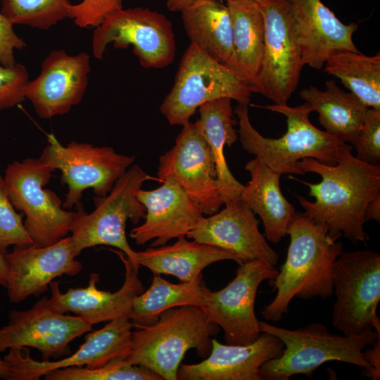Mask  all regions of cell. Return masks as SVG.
Masks as SVG:
<instances>
[{"mask_svg": "<svg viewBox=\"0 0 380 380\" xmlns=\"http://www.w3.org/2000/svg\"><path fill=\"white\" fill-rule=\"evenodd\" d=\"M13 24L0 10V65L11 67L16 62L15 50H22L27 46L26 42L15 32Z\"/></svg>", "mask_w": 380, "mask_h": 380, "instance_id": "obj_38", "label": "cell"}, {"mask_svg": "<svg viewBox=\"0 0 380 380\" xmlns=\"http://www.w3.org/2000/svg\"><path fill=\"white\" fill-rule=\"evenodd\" d=\"M289 2L303 65L319 70L334 54L359 51L353 40L357 23H343L321 0Z\"/></svg>", "mask_w": 380, "mask_h": 380, "instance_id": "obj_22", "label": "cell"}, {"mask_svg": "<svg viewBox=\"0 0 380 380\" xmlns=\"http://www.w3.org/2000/svg\"><path fill=\"white\" fill-rule=\"evenodd\" d=\"M53 171L33 158L13 160L5 170L8 196L15 208L25 215L24 226L36 246H49L67 236L84 211L82 207L68 210L55 192L44 188Z\"/></svg>", "mask_w": 380, "mask_h": 380, "instance_id": "obj_6", "label": "cell"}, {"mask_svg": "<svg viewBox=\"0 0 380 380\" xmlns=\"http://www.w3.org/2000/svg\"><path fill=\"white\" fill-rule=\"evenodd\" d=\"M150 179H155L138 165H131L106 196L94 198L95 209L90 213L84 210L71 228L70 236L77 256L86 248L106 245L118 248L137 265V252L127 241L125 227L128 220L137 224L144 218L146 208L137 193Z\"/></svg>", "mask_w": 380, "mask_h": 380, "instance_id": "obj_7", "label": "cell"}, {"mask_svg": "<svg viewBox=\"0 0 380 380\" xmlns=\"http://www.w3.org/2000/svg\"><path fill=\"white\" fill-rule=\"evenodd\" d=\"M325 87L322 91L309 86L300 91V96L319 114L326 132L353 146L369 108L350 91L339 88L334 80L326 81Z\"/></svg>", "mask_w": 380, "mask_h": 380, "instance_id": "obj_28", "label": "cell"}, {"mask_svg": "<svg viewBox=\"0 0 380 380\" xmlns=\"http://www.w3.org/2000/svg\"><path fill=\"white\" fill-rule=\"evenodd\" d=\"M273 265L260 260L239 264L235 277L223 289L207 292L201 308L209 321L224 331L228 344L247 345L260 336L255 300L260 284L276 278Z\"/></svg>", "mask_w": 380, "mask_h": 380, "instance_id": "obj_13", "label": "cell"}, {"mask_svg": "<svg viewBox=\"0 0 380 380\" xmlns=\"http://www.w3.org/2000/svg\"><path fill=\"white\" fill-rule=\"evenodd\" d=\"M224 205L220 212L203 217L186 237L226 250L243 261L257 260L274 266L278 255L260 232L255 214L240 199Z\"/></svg>", "mask_w": 380, "mask_h": 380, "instance_id": "obj_19", "label": "cell"}, {"mask_svg": "<svg viewBox=\"0 0 380 380\" xmlns=\"http://www.w3.org/2000/svg\"><path fill=\"white\" fill-rule=\"evenodd\" d=\"M10 302L19 303L47 291L49 284L63 275L75 276L82 270L70 236L46 246H14L4 255Z\"/></svg>", "mask_w": 380, "mask_h": 380, "instance_id": "obj_17", "label": "cell"}, {"mask_svg": "<svg viewBox=\"0 0 380 380\" xmlns=\"http://www.w3.org/2000/svg\"><path fill=\"white\" fill-rule=\"evenodd\" d=\"M356 158L377 165L380 160V110L369 108L355 144Z\"/></svg>", "mask_w": 380, "mask_h": 380, "instance_id": "obj_35", "label": "cell"}, {"mask_svg": "<svg viewBox=\"0 0 380 380\" xmlns=\"http://www.w3.org/2000/svg\"><path fill=\"white\" fill-rule=\"evenodd\" d=\"M110 44L115 49L132 45L140 65L145 68L167 67L176 55L172 22L148 8H122L108 15L93 32V56L101 60Z\"/></svg>", "mask_w": 380, "mask_h": 380, "instance_id": "obj_10", "label": "cell"}, {"mask_svg": "<svg viewBox=\"0 0 380 380\" xmlns=\"http://www.w3.org/2000/svg\"><path fill=\"white\" fill-rule=\"evenodd\" d=\"M219 327L209 321L200 306L169 308L152 325L132 331V350L127 360L146 367L162 379L177 380V374L186 351L196 350L205 358L210 353L211 336Z\"/></svg>", "mask_w": 380, "mask_h": 380, "instance_id": "obj_5", "label": "cell"}, {"mask_svg": "<svg viewBox=\"0 0 380 380\" xmlns=\"http://www.w3.org/2000/svg\"><path fill=\"white\" fill-rule=\"evenodd\" d=\"M122 8V0H82L68 5V18L80 28L96 27L108 15Z\"/></svg>", "mask_w": 380, "mask_h": 380, "instance_id": "obj_36", "label": "cell"}, {"mask_svg": "<svg viewBox=\"0 0 380 380\" xmlns=\"http://www.w3.org/2000/svg\"><path fill=\"white\" fill-rule=\"evenodd\" d=\"M365 222L371 220L380 222V195L367 205L365 212Z\"/></svg>", "mask_w": 380, "mask_h": 380, "instance_id": "obj_40", "label": "cell"}, {"mask_svg": "<svg viewBox=\"0 0 380 380\" xmlns=\"http://www.w3.org/2000/svg\"><path fill=\"white\" fill-rule=\"evenodd\" d=\"M115 252L125 269L124 283L118 291L99 289L96 283L100 276L94 272L90 274L87 286L71 288L65 293L61 291L60 281H52L49 284L51 293L49 301L52 306L60 312H71L92 326L120 317H129L134 299L145 289L139 278V265L125 258L121 251Z\"/></svg>", "mask_w": 380, "mask_h": 380, "instance_id": "obj_21", "label": "cell"}, {"mask_svg": "<svg viewBox=\"0 0 380 380\" xmlns=\"http://www.w3.org/2000/svg\"><path fill=\"white\" fill-rule=\"evenodd\" d=\"M231 101L229 98H220L204 103L198 108L199 118L194 123L213 153L219 189L224 203L239 200L243 187L229 170L224 152L225 146L231 147L239 139Z\"/></svg>", "mask_w": 380, "mask_h": 380, "instance_id": "obj_27", "label": "cell"}, {"mask_svg": "<svg viewBox=\"0 0 380 380\" xmlns=\"http://www.w3.org/2000/svg\"><path fill=\"white\" fill-rule=\"evenodd\" d=\"M7 267L4 255L0 253V286H6Z\"/></svg>", "mask_w": 380, "mask_h": 380, "instance_id": "obj_42", "label": "cell"}, {"mask_svg": "<svg viewBox=\"0 0 380 380\" xmlns=\"http://www.w3.org/2000/svg\"><path fill=\"white\" fill-rule=\"evenodd\" d=\"M245 168L249 172L251 179L243 185L240 200L260 216L266 239L277 243L287 234V229L296 213L293 205L281 192V175L256 157L249 160Z\"/></svg>", "mask_w": 380, "mask_h": 380, "instance_id": "obj_24", "label": "cell"}, {"mask_svg": "<svg viewBox=\"0 0 380 380\" xmlns=\"http://www.w3.org/2000/svg\"><path fill=\"white\" fill-rule=\"evenodd\" d=\"M286 234L290 244L284 263L275 279L269 280L274 298L262 310L267 321L279 322L289 311L294 297L327 298L334 293L333 270L343 245L332 239L327 227L304 213L296 212Z\"/></svg>", "mask_w": 380, "mask_h": 380, "instance_id": "obj_2", "label": "cell"}, {"mask_svg": "<svg viewBox=\"0 0 380 380\" xmlns=\"http://www.w3.org/2000/svg\"><path fill=\"white\" fill-rule=\"evenodd\" d=\"M259 329L260 332L277 336L284 346L279 357L260 367L259 374L262 380H287L296 374L311 378L315 370L329 361L361 367L367 376L371 367L363 350L380 336L374 329L356 336L333 334L321 323L291 330L259 321Z\"/></svg>", "mask_w": 380, "mask_h": 380, "instance_id": "obj_4", "label": "cell"}, {"mask_svg": "<svg viewBox=\"0 0 380 380\" xmlns=\"http://www.w3.org/2000/svg\"><path fill=\"white\" fill-rule=\"evenodd\" d=\"M11 372V368L4 359L0 358V378L8 379Z\"/></svg>", "mask_w": 380, "mask_h": 380, "instance_id": "obj_43", "label": "cell"}, {"mask_svg": "<svg viewBox=\"0 0 380 380\" xmlns=\"http://www.w3.org/2000/svg\"><path fill=\"white\" fill-rule=\"evenodd\" d=\"M91 72L90 56L51 51L43 60L39 75L27 82L24 94L39 117L49 119L68 113L85 94Z\"/></svg>", "mask_w": 380, "mask_h": 380, "instance_id": "obj_18", "label": "cell"}, {"mask_svg": "<svg viewBox=\"0 0 380 380\" xmlns=\"http://www.w3.org/2000/svg\"><path fill=\"white\" fill-rule=\"evenodd\" d=\"M46 380H162L151 369L127 362L114 360L103 366L68 367L49 371L44 375Z\"/></svg>", "mask_w": 380, "mask_h": 380, "instance_id": "obj_33", "label": "cell"}, {"mask_svg": "<svg viewBox=\"0 0 380 380\" xmlns=\"http://www.w3.org/2000/svg\"><path fill=\"white\" fill-rule=\"evenodd\" d=\"M324 71L341 83L368 108L380 110V54L369 56L343 51L330 56Z\"/></svg>", "mask_w": 380, "mask_h": 380, "instance_id": "obj_31", "label": "cell"}, {"mask_svg": "<svg viewBox=\"0 0 380 380\" xmlns=\"http://www.w3.org/2000/svg\"><path fill=\"white\" fill-rule=\"evenodd\" d=\"M248 106L237 105L234 109L239 118L238 134L241 146L281 175H305L298 165L305 158L336 165L345 151L353 149L352 145L315 127L310 120L312 109L305 102L296 107L274 103L260 106L286 117V132L277 139L265 137L253 127Z\"/></svg>", "mask_w": 380, "mask_h": 380, "instance_id": "obj_3", "label": "cell"}, {"mask_svg": "<svg viewBox=\"0 0 380 380\" xmlns=\"http://www.w3.org/2000/svg\"><path fill=\"white\" fill-rule=\"evenodd\" d=\"M160 182L170 181L196 202L203 214L213 215L224 204L213 153L194 123L182 125L175 145L159 158Z\"/></svg>", "mask_w": 380, "mask_h": 380, "instance_id": "obj_15", "label": "cell"}, {"mask_svg": "<svg viewBox=\"0 0 380 380\" xmlns=\"http://www.w3.org/2000/svg\"><path fill=\"white\" fill-rule=\"evenodd\" d=\"M137 197L146 208L144 222L129 234L137 245L153 240L150 247H158L185 237L204 217L199 205L170 181L153 190L141 189Z\"/></svg>", "mask_w": 380, "mask_h": 380, "instance_id": "obj_20", "label": "cell"}, {"mask_svg": "<svg viewBox=\"0 0 380 380\" xmlns=\"http://www.w3.org/2000/svg\"><path fill=\"white\" fill-rule=\"evenodd\" d=\"M196 0H165L167 8L172 12H181L185 7ZM229 1V0H217Z\"/></svg>", "mask_w": 380, "mask_h": 380, "instance_id": "obj_41", "label": "cell"}, {"mask_svg": "<svg viewBox=\"0 0 380 380\" xmlns=\"http://www.w3.org/2000/svg\"><path fill=\"white\" fill-rule=\"evenodd\" d=\"M336 300L332 324L346 336L374 329L380 333V255L371 250L342 252L334 263Z\"/></svg>", "mask_w": 380, "mask_h": 380, "instance_id": "obj_9", "label": "cell"}, {"mask_svg": "<svg viewBox=\"0 0 380 380\" xmlns=\"http://www.w3.org/2000/svg\"><path fill=\"white\" fill-rule=\"evenodd\" d=\"M208 290L202 274L193 281L172 284L160 274H153L150 287L134 299L129 318L135 329L152 325L158 321L159 315L169 308L201 307Z\"/></svg>", "mask_w": 380, "mask_h": 380, "instance_id": "obj_30", "label": "cell"}, {"mask_svg": "<svg viewBox=\"0 0 380 380\" xmlns=\"http://www.w3.org/2000/svg\"><path fill=\"white\" fill-rule=\"evenodd\" d=\"M46 137L48 144L39 159L53 170L61 172V182L68 186L63 202L65 209L80 204L87 189H92L96 196H106L135 160L134 156L118 153L112 147L75 141L63 146L53 133Z\"/></svg>", "mask_w": 380, "mask_h": 380, "instance_id": "obj_11", "label": "cell"}, {"mask_svg": "<svg viewBox=\"0 0 380 380\" xmlns=\"http://www.w3.org/2000/svg\"><path fill=\"white\" fill-rule=\"evenodd\" d=\"M230 260L239 265L243 259L226 250L201 243L185 237L177 239L172 245L149 247L137 252V263L153 274H169L182 282L196 280L208 265L217 261Z\"/></svg>", "mask_w": 380, "mask_h": 380, "instance_id": "obj_26", "label": "cell"}, {"mask_svg": "<svg viewBox=\"0 0 380 380\" xmlns=\"http://www.w3.org/2000/svg\"><path fill=\"white\" fill-rule=\"evenodd\" d=\"M252 93L246 82L190 43L160 111L169 124L182 126L207 101L229 98L238 105L248 106Z\"/></svg>", "mask_w": 380, "mask_h": 380, "instance_id": "obj_8", "label": "cell"}, {"mask_svg": "<svg viewBox=\"0 0 380 380\" xmlns=\"http://www.w3.org/2000/svg\"><path fill=\"white\" fill-rule=\"evenodd\" d=\"M210 354L203 361L180 365L177 378L179 380H262L259 374L266 362L279 357L284 343L277 336L261 332L247 345L222 344L211 340Z\"/></svg>", "mask_w": 380, "mask_h": 380, "instance_id": "obj_23", "label": "cell"}, {"mask_svg": "<svg viewBox=\"0 0 380 380\" xmlns=\"http://www.w3.org/2000/svg\"><path fill=\"white\" fill-rule=\"evenodd\" d=\"M69 0H3L1 13L13 24L49 30L68 18Z\"/></svg>", "mask_w": 380, "mask_h": 380, "instance_id": "obj_32", "label": "cell"}, {"mask_svg": "<svg viewBox=\"0 0 380 380\" xmlns=\"http://www.w3.org/2000/svg\"><path fill=\"white\" fill-rule=\"evenodd\" d=\"M8 196L4 177L0 175V253L4 255L11 246L32 244L23 222Z\"/></svg>", "mask_w": 380, "mask_h": 380, "instance_id": "obj_34", "label": "cell"}, {"mask_svg": "<svg viewBox=\"0 0 380 380\" xmlns=\"http://www.w3.org/2000/svg\"><path fill=\"white\" fill-rule=\"evenodd\" d=\"M29 80L27 70L23 64L0 65V110L12 108L25 99L24 89Z\"/></svg>", "mask_w": 380, "mask_h": 380, "instance_id": "obj_37", "label": "cell"}, {"mask_svg": "<svg viewBox=\"0 0 380 380\" xmlns=\"http://www.w3.org/2000/svg\"><path fill=\"white\" fill-rule=\"evenodd\" d=\"M133 324L129 317L114 319L90 331L77 350L59 360H36L30 350L10 348L4 357L11 368L8 380H37L51 370L68 367L95 368L114 360L127 359L132 350Z\"/></svg>", "mask_w": 380, "mask_h": 380, "instance_id": "obj_16", "label": "cell"}, {"mask_svg": "<svg viewBox=\"0 0 380 380\" xmlns=\"http://www.w3.org/2000/svg\"><path fill=\"white\" fill-rule=\"evenodd\" d=\"M226 5L232 18V49L224 65L252 89L264 56L262 14L255 0H229Z\"/></svg>", "mask_w": 380, "mask_h": 380, "instance_id": "obj_25", "label": "cell"}, {"mask_svg": "<svg viewBox=\"0 0 380 380\" xmlns=\"http://www.w3.org/2000/svg\"><path fill=\"white\" fill-rule=\"evenodd\" d=\"M180 13L191 43L224 65L232 49V23L227 6L222 1L196 0Z\"/></svg>", "mask_w": 380, "mask_h": 380, "instance_id": "obj_29", "label": "cell"}, {"mask_svg": "<svg viewBox=\"0 0 380 380\" xmlns=\"http://www.w3.org/2000/svg\"><path fill=\"white\" fill-rule=\"evenodd\" d=\"M372 348L363 351L364 356L371 367L367 377L372 380L380 379V336L372 345Z\"/></svg>", "mask_w": 380, "mask_h": 380, "instance_id": "obj_39", "label": "cell"}, {"mask_svg": "<svg viewBox=\"0 0 380 380\" xmlns=\"http://www.w3.org/2000/svg\"><path fill=\"white\" fill-rule=\"evenodd\" d=\"M265 27L261 70L252 87L274 104H287L304 66L289 0H255Z\"/></svg>", "mask_w": 380, "mask_h": 380, "instance_id": "obj_12", "label": "cell"}, {"mask_svg": "<svg viewBox=\"0 0 380 380\" xmlns=\"http://www.w3.org/2000/svg\"><path fill=\"white\" fill-rule=\"evenodd\" d=\"M304 172L319 175L322 180L312 184L300 181L309 188L315 201L296 195L305 214L324 224L334 239L341 236L354 243H366L369 239L364 229L367 205L380 195V168L360 160L346 151L338 163L326 165L312 158L298 163Z\"/></svg>", "mask_w": 380, "mask_h": 380, "instance_id": "obj_1", "label": "cell"}, {"mask_svg": "<svg viewBox=\"0 0 380 380\" xmlns=\"http://www.w3.org/2000/svg\"><path fill=\"white\" fill-rule=\"evenodd\" d=\"M91 330L82 317L58 312L43 296L27 310L9 311L7 324L0 328V353L31 347L42 353V360L57 359L70 355V343Z\"/></svg>", "mask_w": 380, "mask_h": 380, "instance_id": "obj_14", "label": "cell"}]
</instances>
